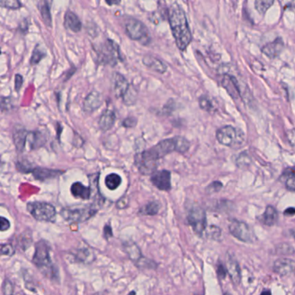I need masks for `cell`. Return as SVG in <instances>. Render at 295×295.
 <instances>
[{
  "label": "cell",
  "instance_id": "cell-24",
  "mask_svg": "<svg viewBox=\"0 0 295 295\" xmlns=\"http://www.w3.org/2000/svg\"><path fill=\"white\" fill-rule=\"evenodd\" d=\"M50 4L49 1H40L37 4L38 10L40 11L41 18L47 27H51V13H50Z\"/></svg>",
  "mask_w": 295,
  "mask_h": 295
},
{
  "label": "cell",
  "instance_id": "cell-2",
  "mask_svg": "<svg viewBox=\"0 0 295 295\" xmlns=\"http://www.w3.org/2000/svg\"><path fill=\"white\" fill-rule=\"evenodd\" d=\"M167 17L177 48L184 51L192 38L185 12L181 6L174 3L167 10Z\"/></svg>",
  "mask_w": 295,
  "mask_h": 295
},
{
  "label": "cell",
  "instance_id": "cell-41",
  "mask_svg": "<svg viewBox=\"0 0 295 295\" xmlns=\"http://www.w3.org/2000/svg\"><path fill=\"white\" fill-rule=\"evenodd\" d=\"M3 292H4V295H12L13 294V286L11 284L10 280H4V284H3Z\"/></svg>",
  "mask_w": 295,
  "mask_h": 295
},
{
  "label": "cell",
  "instance_id": "cell-33",
  "mask_svg": "<svg viewBox=\"0 0 295 295\" xmlns=\"http://www.w3.org/2000/svg\"><path fill=\"white\" fill-rule=\"evenodd\" d=\"M275 253L277 255H292L295 253V249L290 244H280L275 247Z\"/></svg>",
  "mask_w": 295,
  "mask_h": 295
},
{
  "label": "cell",
  "instance_id": "cell-27",
  "mask_svg": "<svg viewBox=\"0 0 295 295\" xmlns=\"http://www.w3.org/2000/svg\"><path fill=\"white\" fill-rule=\"evenodd\" d=\"M27 140L29 141V144H30L31 149H37L45 145L46 142V138L44 135V133H41L40 131H36V132L29 133Z\"/></svg>",
  "mask_w": 295,
  "mask_h": 295
},
{
  "label": "cell",
  "instance_id": "cell-1",
  "mask_svg": "<svg viewBox=\"0 0 295 295\" xmlns=\"http://www.w3.org/2000/svg\"><path fill=\"white\" fill-rule=\"evenodd\" d=\"M190 142L184 137L177 136L161 140L154 147L138 153L135 156V165L143 175L155 172L158 160L172 151L185 153L190 148Z\"/></svg>",
  "mask_w": 295,
  "mask_h": 295
},
{
  "label": "cell",
  "instance_id": "cell-10",
  "mask_svg": "<svg viewBox=\"0 0 295 295\" xmlns=\"http://www.w3.org/2000/svg\"><path fill=\"white\" fill-rule=\"evenodd\" d=\"M125 31L126 35L133 41H148V30L147 26L137 19H129L125 23Z\"/></svg>",
  "mask_w": 295,
  "mask_h": 295
},
{
  "label": "cell",
  "instance_id": "cell-28",
  "mask_svg": "<svg viewBox=\"0 0 295 295\" xmlns=\"http://www.w3.org/2000/svg\"><path fill=\"white\" fill-rule=\"evenodd\" d=\"M122 177L116 173H111L107 175L105 178V185L107 189L111 191H115L122 184Z\"/></svg>",
  "mask_w": 295,
  "mask_h": 295
},
{
  "label": "cell",
  "instance_id": "cell-44",
  "mask_svg": "<svg viewBox=\"0 0 295 295\" xmlns=\"http://www.w3.org/2000/svg\"><path fill=\"white\" fill-rule=\"evenodd\" d=\"M137 124V119L134 118V117H128V118L125 119V121L123 122V125L125 126V127H127V128H129V127H133V126H135Z\"/></svg>",
  "mask_w": 295,
  "mask_h": 295
},
{
  "label": "cell",
  "instance_id": "cell-25",
  "mask_svg": "<svg viewBox=\"0 0 295 295\" xmlns=\"http://www.w3.org/2000/svg\"><path fill=\"white\" fill-rule=\"evenodd\" d=\"M278 219V213L275 208L273 206H268L266 208L265 212L259 218L264 225L273 226Z\"/></svg>",
  "mask_w": 295,
  "mask_h": 295
},
{
  "label": "cell",
  "instance_id": "cell-40",
  "mask_svg": "<svg viewBox=\"0 0 295 295\" xmlns=\"http://www.w3.org/2000/svg\"><path fill=\"white\" fill-rule=\"evenodd\" d=\"M222 188V184L219 181H215L211 183L206 188V192L208 194H213L216 192H218Z\"/></svg>",
  "mask_w": 295,
  "mask_h": 295
},
{
  "label": "cell",
  "instance_id": "cell-46",
  "mask_svg": "<svg viewBox=\"0 0 295 295\" xmlns=\"http://www.w3.org/2000/svg\"><path fill=\"white\" fill-rule=\"evenodd\" d=\"M1 221H0V223H1V231H5V230H7V229H10V221H8L6 218H1Z\"/></svg>",
  "mask_w": 295,
  "mask_h": 295
},
{
  "label": "cell",
  "instance_id": "cell-47",
  "mask_svg": "<svg viewBox=\"0 0 295 295\" xmlns=\"http://www.w3.org/2000/svg\"><path fill=\"white\" fill-rule=\"evenodd\" d=\"M23 76L20 74H16L15 76V89L17 91H19V89H21L23 85Z\"/></svg>",
  "mask_w": 295,
  "mask_h": 295
},
{
  "label": "cell",
  "instance_id": "cell-6",
  "mask_svg": "<svg viewBox=\"0 0 295 295\" xmlns=\"http://www.w3.org/2000/svg\"><path fill=\"white\" fill-rule=\"evenodd\" d=\"M27 210L38 221H51L55 217V207L44 202H32L27 204Z\"/></svg>",
  "mask_w": 295,
  "mask_h": 295
},
{
  "label": "cell",
  "instance_id": "cell-11",
  "mask_svg": "<svg viewBox=\"0 0 295 295\" xmlns=\"http://www.w3.org/2000/svg\"><path fill=\"white\" fill-rule=\"evenodd\" d=\"M151 183L156 188L160 191H170L172 189L171 183V172L169 171L162 170L155 172L151 175Z\"/></svg>",
  "mask_w": 295,
  "mask_h": 295
},
{
  "label": "cell",
  "instance_id": "cell-34",
  "mask_svg": "<svg viewBox=\"0 0 295 295\" xmlns=\"http://www.w3.org/2000/svg\"><path fill=\"white\" fill-rule=\"evenodd\" d=\"M45 56V52L43 50V49L39 48V45H37V47L34 49L33 52H32V55H31V58H30V64L36 65Z\"/></svg>",
  "mask_w": 295,
  "mask_h": 295
},
{
  "label": "cell",
  "instance_id": "cell-38",
  "mask_svg": "<svg viewBox=\"0 0 295 295\" xmlns=\"http://www.w3.org/2000/svg\"><path fill=\"white\" fill-rule=\"evenodd\" d=\"M221 229L219 227H217V226L211 225L208 229V235L210 237H211V239L218 240L221 236Z\"/></svg>",
  "mask_w": 295,
  "mask_h": 295
},
{
  "label": "cell",
  "instance_id": "cell-12",
  "mask_svg": "<svg viewBox=\"0 0 295 295\" xmlns=\"http://www.w3.org/2000/svg\"><path fill=\"white\" fill-rule=\"evenodd\" d=\"M112 82V89L116 98H123L131 86L127 80L122 74L117 72L113 75Z\"/></svg>",
  "mask_w": 295,
  "mask_h": 295
},
{
  "label": "cell",
  "instance_id": "cell-26",
  "mask_svg": "<svg viewBox=\"0 0 295 295\" xmlns=\"http://www.w3.org/2000/svg\"><path fill=\"white\" fill-rule=\"evenodd\" d=\"M124 248H125L126 254L128 255L130 259L136 263H140L142 260V255L139 247L133 242H127L124 244Z\"/></svg>",
  "mask_w": 295,
  "mask_h": 295
},
{
  "label": "cell",
  "instance_id": "cell-21",
  "mask_svg": "<svg viewBox=\"0 0 295 295\" xmlns=\"http://www.w3.org/2000/svg\"><path fill=\"white\" fill-rule=\"evenodd\" d=\"M64 26L66 29L73 32H79L81 30L82 25L76 14H74L73 11H68L64 17Z\"/></svg>",
  "mask_w": 295,
  "mask_h": 295
},
{
  "label": "cell",
  "instance_id": "cell-51",
  "mask_svg": "<svg viewBox=\"0 0 295 295\" xmlns=\"http://www.w3.org/2000/svg\"><path fill=\"white\" fill-rule=\"evenodd\" d=\"M106 3H107L108 5H113V4H119L121 2H120V1H111V2H109V1H106Z\"/></svg>",
  "mask_w": 295,
  "mask_h": 295
},
{
  "label": "cell",
  "instance_id": "cell-16",
  "mask_svg": "<svg viewBox=\"0 0 295 295\" xmlns=\"http://www.w3.org/2000/svg\"><path fill=\"white\" fill-rule=\"evenodd\" d=\"M295 269V262L287 258L278 259L273 263V271L280 275H288Z\"/></svg>",
  "mask_w": 295,
  "mask_h": 295
},
{
  "label": "cell",
  "instance_id": "cell-23",
  "mask_svg": "<svg viewBox=\"0 0 295 295\" xmlns=\"http://www.w3.org/2000/svg\"><path fill=\"white\" fill-rule=\"evenodd\" d=\"M116 116L115 112L111 109H107L101 115L99 120V126L103 132H107L113 127L115 124Z\"/></svg>",
  "mask_w": 295,
  "mask_h": 295
},
{
  "label": "cell",
  "instance_id": "cell-3",
  "mask_svg": "<svg viewBox=\"0 0 295 295\" xmlns=\"http://www.w3.org/2000/svg\"><path fill=\"white\" fill-rule=\"evenodd\" d=\"M49 245L47 242L39 241L36 245L33 262L37 268L49 278H54L55 275V267L52 263L49 253Z\"/></svg>",
  "mask_w": 295,
  "mask_h": 295
},
{
  "label": "cell",
  "instance_id": "cell-31",
  "mask_svg": "<svg viewBox=\"0 0 295 295\" xmlns=\"http://www.w3.org/2000/svg\"><path fill=\"white\" fill-rule=\"evenodd\" d=\"M122 99L126 106L134 105L137 100V91L133 86H130L129 89L125 93V96H123Z\"/></svg>",
  "mask_w": 295,
  "mask_h": 295
},
{
  "label": "cell",
  "instance_id": "cell-50",
  "mask_svg": "<svg viewBox=\"0 0 295 295\" xmlns=\"http://www.w3.org/2000/svg\"><path fill=\"white\" fill-rule=\"evenodd\" d=\"M284 214L286 215V216H287V215H288V216H294V215H295V208H293V207H291V208H288V209H287V210H285Z\"/></svg>",
  "mask_w": 295,
  "mask_h": 295
},
{
  "label": "cell",
  "instance_id": "cell-39",
  "mask_svg": "<svg viewBox=\"0 0 295 295\" xmlns=\"http://www.w3.org/2000/svg\"><path fill=\"white\" fill-rule=\"evenodd\" d=\"M17 168L19 172H24V173H28V172H32L34 170L33 166H30V163L20 162L17 163Z\"/></svg>",
  "mask_w": 295,
  "mask_h": 295
},
{
  "label": "cell",
  "instance_id": "cell-13",
  "mask_svg": "<svg viewBox=\"0 0 295 295\" xmlns=\"http://www.w3.org/2000/svg\"><path fill=\"white\" fill-rule=\"evenodd\" d=\"M102 102H103V99L100 93L94 90L92 92L89 93L83 100L82 109L85 111L86 113H92L96 109H98L102 105Z\"/></svg>",
  "mask_w": 295,
  "mask_h": 295
},
{
  "label": "cell",
  "instance_id": "cell-53",
  "mask_svg": "<svg viewBox=\"0 0 295 295\" xmlns=\"http://www.w3.org/2000/svg\"><path fill=\"white\" fill-rule=\"evenodd\" d=\"M292 236H294L295 239V229H292Z\"/></svg>",
  "mask_w": 295,
  "mask_h": 295
},
{
  "label": "cell",
  "instance_id": "cell-29",
  "mask_svg": "<svg viewBox=\"0 0 295 295\" xmlns=\"http://www.w3.org/2000/svg\"><path fill=\"white\" fill-rule=\"evenodd\" d=\"M159 208L160 205L159 202L156 201L150 202L140 209V214L145 215V216H154L159 212Z\"/></svg>",
  "mask_w": 295,
  "mask_h": 295
},
{
  "label": "cell",
  "instance_id": "cell-7",
  "mask_svg": "<svg viewBox=\"0 0 295 295\" xmlns=\"http://www.w3.org/2000/svg\"><path fill=\"white\" fill-rule=\"evenodd\" d=\"M97 210L94 207L85 206L82 208H65L61 211V216L70 222H82L89 220L95 216Z\"/></svg>",
  "mask_w": 295,
  "mask_h": 295
},
{
  "label": "cell",
  "instance_id": "cell-42",
  "mask_svg": "<svg viewBox=\"0 0 295 295\" xmlns=\"http://www.w3.org/2000/svg\"><path fill=\"white\" fill-rule=\"evenodd\" d=\"M14 248L10 244H3L1 246V253L4 255H12L14 254Z\"/></svg>",
  "mask_w": 295,
  "mask_h": 295
},
{
  "label": "cell",
  "instance_id": "cell-32",
  "mask_svg": "<svg viewBox=\"0 0 295 295\" xmlns=\"http://www.w3.org/2000/svg\"><path fill=\"white\" fill-rule=\"evenodd\" d=\"M274 1L273 0H256L255 5V9L257 10L259 13L261 14H265L266 11H268L271 5L273 4Z\"/></svg>",
  "mask_w": 295,
  "mask_h": 295
},
{
  "label": "cell",
  "instance_id": "cell-52",
  "mask_svg": "<svg viewBox=\"0 0 295 295\" xmlns=\"http://www.w3.org/2000/svg\"><path fill=\"white\" fill-rule=\"evenodd\" d=\"M271 295V292L270 290H266V291L262 292V295Z\"/></svg>",
  "mask_w": 295,
  "mask_h": 295
},
{
  "label": "cell",
  "instance_id": "cell-49",
  "mask_svg": "<svg viewBox=\"0 0 295 295\" xmlns=\"http://www.w3.org/2000/svg\"><path fill=\"white\" fill-rule=\"evenodd\" d=\"M103 236L108 239V238H110L111 236H113V233H112V228H111V226L109 224H107V225L105 226V228L103 229Z\"/></svg>",
  "mask_w": 295,
  "mask_h": 295
},
{
  "label": "cell",
  "instance_id": "cell-5",
  "mask_svg": "<svg viewBox=\"0 0 295 295\" xmlns=\"http://www.w3.org/2000/svg\"><path fill=\"white\" fill-rule=\"evenodd\" d=\"M219 143L229 148H240L244 142V133L231 125H225L217 132Z\"/></svg>",
  "mask_w": 295,
  "mask_h": 295
},
{
  "label": "cell",
  "instance_id": "cell-30",
  "mask_svg": "<svg viewBox=\"0 0 295 295\" xmlns=\"http://www.w3.org/2000/svg\"><path fill=\"white\" fill-rule=\"evenodd\" d=\"M284 178L285 185L288 190L295 192V172L292 169H288L282 175Z\"/></svg>",
  "mask_w": 295,
  "mask_h": 295
},
{
  "label": "cell",
  "instance_id": "cell-4",
  "mask_svg": "<svg viewBox=\"0 0 295 295\" xmlns=\"http://www.w3.org/2000/svg\"><path fill=\"white\" fill-rule=\"evenodd\" d=\"M96 55L98 62L105 65L115 66L119 61L122 60L119 45L110 39H107L103 45L96 49Z\"/></svg>",
  "mask_w": 295,
  "mask_h": 295
},
{
  "label": "cell",
  "instance_id": "cell-20",
  "mask_svg": "<svg viewBox=\"0 0 295 295\" xmlns=\"http://www.w3.org/2000/svg\"><path fill=\"white\" fill-rule=\"evenodd\" d=\"M142 62H143L145 66L148 67V68H150L151 70H154V71L160 73V74H164L167 70V66L166 64L163 63L161 60H159L155 56L146 55L143 57Z\"/></svg>",
  "mask_w": 295,
  "mask_h": 295
},
{
  "label": "cell",
  "instance_id": "cell-19",
  "mask_svg": "<svg viewBox=\"0 0 295 295\" xmlns=\"http://www.w3.org/2000/svg\"><path fill=\"white\" fill-rule=\"evenodd\" d=\"M221 85L227 90V92L233 99L236 100L240 97V89H239L238 81H236V78L225 75L221 81Z\"/></svg>",
  "mask_w": 295,
  "mask_h": 295
},
{
  "label": "cell",
  "instance_id": "cell-9",
  "mask_svg": "<svg viewBox=\"0 0 295 295\" xmlns=\"http://www.w3.org/2000/svg\"><path fill=\"white\" fill-rule=\"evenodd\" d=\"M188 222L197 235L202 236L206 229V214L205 211L198 206L192 208L189 211Z\"/></svg>",
  "mask_w": 295,
  "mask_h": 295
},
{
  "label": "cell",
  "instance_id": "cell-45",
  "mask_svg": "<svg viewBox=\"0 0 295 295\" xmlns=\"http://www.w3.org/2000/svg\"><path fill=\"white\" fill-rule=\"evenodd\" d=\"M171 100H169L166 105H165V107L163 108V114L164 115H170L171 113L173 111L174 109V103H170Z\"/></svg>",
  "mask_w": 295,
  "mask_h": 295
},
{
  "label": "cell",
  "instance_id": "cell-35",
  "mask_svg": "<svg viewBox=\"0 0 295 295\" xmlns=\"http://www.w3.org/2000/svg\"><path fill=\"white\" fill-rule=\"evenodd\" d=\"M200 107L207 112H212L214 110V106L211 100L207 96H201L199 98Z\"/></svg>",
  "mask_w": 295,
  "mask_h": 295
},
{
  "label": "cell",
  "instance_id": "cell-14",
  "mask_svg": "<svg viewBox=\"0 0 295 295\" xmlns=\"http://www.w3.org/2000/svg\"><path fill=\"white\" fill-rule=\"evenodd\" d=\"M226 269L227 272L230 276V279L235 285H239L241 283V271L239 264L233 255H228L227 262H226Z\"/></svg>",
  "mask_w": 295,
  "mask_h": 295
},
{
  "label": "cell",
  "instance_id": "cell-8",
  "mask_svg": "<svg viewBox=\"0 0 295 295\" xmlns=\"http://www.w3.org/2000/svg\"><path fill=\"white\" fill-rule=\"evenodd\" d=\"M229 229V232L234 237L244 243L253 244L256 241L255 233L246 222L234 219L230 221Z\"/></svg>",
  "mask_w": 295,
  "mask_h": 295
},
{
  "label": "cell",
  "instance_id": "cell-54",
  "mask_svg": "<svg viewBox=\"0 0 295 295\" xmlns=\"http://www.w3.org/2000/svg\"><path fill=\"white\" fill-rule=\"evenodd\" d=\"M229 295V293H227V294H225V295Z\"/></svg>",
  "mask_w": 295,
  "mask_h": 295
},
{
  "label": "cell",
  "instance_id": "cell-15",
  "mask_svg": "<svg viewBox=\"0 0 295 295\" xmlns=\"http://www.w3.org/2000/svg\"><path fill=\"white\" fill-rule=\"evenodd\" d=\"M28 134L29 133L23 127L22 125H16L13 128V132H12L13 142L15 145L16 149L20 152H22L25 148Z\"/></svg>",
  "mask_w": 295,
  "mask_h": 295
},
{
  "label": "cell",
  "instance_id": "cell-18",
  "mask_svg": "<svg viewBox=\"0 0 295 295\" xmlns=\"http://www.w3.org/2000/svg\"><path fill=\"white\" fill-rule=\"evenodd\" d=\"M284 48V43L281 38H277L272 43L266 45L262 48V51L270 58H275L280 55V52Z\"/></svg>",
  "mask_w": 295,
  "mask_h": 295
},
{
  "label": "cell",
  "instance_id": "cell-36",
  "mask_svg": "<svg viewBox=\"0 0 295 295\" xmlns=\"http://www.w3.org/2000/svg\"><path fill=\"white\" fill-rule=\"evenodd\" d=\"M250 163V157L247 155V153H246L245 151L241 153L239 157L236 159V165L238 166V167H246V166H249Z\"/></svg>",
  "mask_w": 295,
  "mask_h": 295
},
{
  "label": "cell",
  "instance_id": "cell-17",
  "mask_svg": "<svg viewBox=\"0 0 295 295\" xmlns=\"http://www.w3.org/2000/svg\"><path fill=\"white\" fill-rule=\"evenodd\" d=\"M63 172H64L63 171L54 170V169H49L44 167H35L31 173L33 174L34 177L37 180L45 181L57 177L60 175H62Z\"/></svg>",
  "mask_w": 295,
  "mask_h": 295
},
{
  "label": "cell",
  "instance_id": "cell-48",
  "mask_svg": "<svg viewBox=\"0 0 295 295\" xmlns=\"http://www.w3.org/2000/svg\"><path fill=\"white\" fill-rule=\"evenodd\" d=\"M288 140L289 143L295 148V129H292L288 133Z\"/></svg>",
  "mask_w": 295,
  "mask_h": 295
},
{
  "label": "cell",
  "instance_id": "cell-37",
  "mask_svg": "<svg viewBox=\"0 0 295 295\" xmlns=\"http://www.w3.org/2000/svg\"><path fill=\"white\" fill-rule=\"evenodd\" d=\"M2 7L11 9V10H18L22 6V4L18 0H11V1H2L0 3Z\"/></svg>",
  "mask_w": 295,
  "mask_h": 295
},
{
  "label": "cell",
  "instance_id": "cell-43",
  "mask_svg": "<svg viewBox=\"0 0 295 295\" xmlns=\"http://www.w3.org/2000/svg\"><path fill=\"white\" fill-rule=\"evenodd\" d=\"M226 273H227V269L222 263L219 262L218 264V276L222 280L225 278Z\"/></svg>",
  "mask_w": 295,
  "mask_h": 295
},
{
  "label": "cell",
  "instance_id": "cell-22",
  "mask_svg": "<svg viewBox=\"0 0 295 295\" xmlns=\"http://www.w3.org/2000/svg\"><path fill=\"white\" fill-rule=\"evenodd\" d=\"M71 193L76 198L88 200L92 194V189L82 185L80 182H75L71 185Z\"/></svg>",
  "mask_w": 295,
  "mask_h": 295
}]
</instances>
